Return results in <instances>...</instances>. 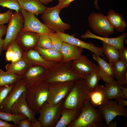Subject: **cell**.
<instances>
[{
  "label": "cell",
  "mask_w": 127,
  "mask_h": 127,
  "mask_svg": "<svg viewBox=\"0 0 127 127\" xmlns=\"http://www.w3.org/2000/svg\"><path fill=\"white\" fill-rule=\"evenodd\" d=\"M83 52L82 48L63 42L61 52L63 57L62 61L65 62L72 61L79 58Z\"/></svg>",
  "instance_id": "21"
},
{
  "label": "cell",
  "mask_w": 127,
  "mask_h": 127,
  "mask_svg": "<svg viewBox=\"0 0 127 127\" xmlns=\"http://www.w3.org/2000/svg\"><path fill=\"white\" fill-rule=\"evenodd\" d=\"M9 45L12 51L11 63L16 62L23 58L24 51L15 40Z\"/></svg>",
  "instance_id": "34"
},
{
  "label": "cell",
  "mask_w": 127,
  "mask_h": 127,
  "mask_svg": "<svg viewBox=\"0 0 127 127\" xmlns=\"http://www.w3.org/2000/svg\"><path fill=\"white\" fill-rule=\"evenodd\" d=\"M7 26L4 25H0V37H2L6 33Z\"/></svg>",
  "instance_id": "47"
},
{
  "label": "cell",
  "mask_w": 127,
  "mask_h": 127,
  "mask_svg": "<svg viewBox=\"0 0 127 127\" xmlns=\"http://www.w3.org/2000/svg\"><path fill=\"white\" fill-rule=\"evenodd\" d=\"M74 81L56 82L49 83L47 102L56 105L64 99L71 91Z\"/></svg>",
  "instance_id": "8"
},
{
  "label": "cell",
  "mask_w": 127,
  "mask_h": 127,
  "mask_svg": "<svg viewBox=\"0 0 127 127\" xmlns=\"http://www.w3.org/2000/svg\"><path fill=\"white\" fill-rule=\"evenodd\" d=\"M32 123L28 118H27L20 120L16 127H31Z\"/></svg>",
  "instance_id": "43"
},
{
  "label": "cell",
  "mask_w": 127,
  "mask_h": 127,
  "mask_svg": "<svg viewBox=\"0 0 127 127\" xmlns=\"http://www.w3.org/2000/svg\"><path fill=\"white\" fill-rule=\"evenodd\" d=\"M89 91L84 79L75 81L70 91L64 99L63 107L80 112L83 106L90 101Z\"/></svg>",
  "instance_id": "1"
},
{
  "label": "cell",
  "mask_w": 127,
  "mask_h": 127,
  "mask_svg": "<svg viewBox=\"0 0 127 127\" xmlns=\"http://www.w3.org/2000/svg\"><path fill=\"white\" fill-rule=\"evenodd\" d=\"M43 4L47 5L52 2L53 0H39Z\"/></svg>",
  "instance_id": "51"
},
{
  "label": "cell",
  "mask_w": 127,
  "mask_h": 127,
  "mask_svg": "<svg viewBox=\"0 0 127 127\" xmlns=\"http://www.w3.org/2000/svg\"><path fill=\"white\" fill-rule=\"evenodd\" d=\"M14 85H7L0 87V107Z\"/></svg>",
  "instance_id": "38"
},
{
  "label": "cell",
  "mask_w": 127,
  "mask_h": 127,
  "mask_svg": "<svg viewBox=\"0 0 127 127\" xmlns=\"http://www.w3.org/2000/svg\"><path fill=\"white\" fill-rule=\"evenodd\" d=\"M80 112L63 107L61 117L55 127H66L78 117Z\"/></svg>",
  "instance_id": "26"
},
{
  "label": "cell",
  "mask_w": 127,
  "mask_h": 127,
  "mask_svg": "<svg viewBox=\"0 0 127 127\" xmlns=\"http://www.w3.org/2000/svg\"><path fill=\"white\" fill-rule=\"evenodd\" d=\"M92 57L98 64L99 74L101 79L107 82L111 81L115 78L112 65L94 54Z\"/></svg>",
  "instance_id": "19"
},
{
  "label": "cell",
  "mask_w": 127,
  "mask_h": 127,
  "mask_svg": "<svg viewBox=\"0 0 127 127\" xmlns=\"http://www.w3.org/2000/svg\"><path fill=\"white\" fill-rule=\"evenodd\" d=\"M57 33L63 42L70 43L83 49H87L98 56H102L104 59L106 60L102 47L97 46L92 43L84 42L76 38L74 34L70 35L61 32Z\"/></svg>",
  "instance_id": "13"
},
{
  "label": "cell",
  "mask_w": 127,
  "mask_h": 127,
  "mask_svg": "<svg viewBox=\"0 0 127 127\" xmlns=\"http://www.w3.org/2000/svg\"><path fill=\"white\" fill-rule=\"evenodd\" d=\"M34 48L43 58L48 61L59 63L63 60V57L61 53L52 48L44 49L36 46Z\"/></svg>",
  "instance_id": "28"
},
{
  "label": "cell",
  "mask_w": 127,
  "mask_h": 127,
  "mask_svg": "<svg viewBox=\"0 0 127 127\" xmlns=\"http://www.w3.org/2000/svg\"><path fill=\"white\" fill-rule=\"evenodd\" d=\"M21 8L32 13L36 16L42 14L46 7L39 0H17Z\"/></svg>",
  "instance_id": "23"
},
{
  "label": "cell",
  "mask_w": 127,
  "mask_h": 127,
  "mask_svg": "<svg viewBox=\"0 0 127 127\" xmlns=\"http://www.w3.org/2000/svg\"><path fill=\"white\" fill-rule=\"evenodd\" d=\"M40 35L34 32L20 31L15 41L24 52L34 48L37 46Z\"/></svg>",
  "instance_id": "17"
},
{
  "label": "cell",
  "mask_w": 127,
  "mask_h": 127,
  "mask_svg": "<svg viewBox=\"0 0 127 127\" xmlns=\"http://www.w3.org/2000/svg\"><path fill=\"white\" fill-rule=\"evenodd\" d=\"M13 13L12 11L10 9L4 12L0 13V25L8 23Z\"/></svg>",
  "instance_id": "39"
},
{
  "label": "cell",
  "mask_w": 127,
  "mask_h": 127,
  "mask_svg": "<svg viewBox=\"0 0 127 127\" xmlns=\"http://www.w3.org/2000/svg\"><path fill=\"white\" fill-rule=\"evenodd\" d=\"M4 44V39H3L2 37H0V56L1 55L2 50H3Z\"/></svg>",
  "instance_id": "49"
},
{
  "label": "cell",
  "mask_w": 127,
  "mask_h": 127,
  "mask_svg": "<svg viewBox=\"0 0 127 127\" xmlns=\"http://www.w3.org/2000/svg\"><path fill=\"white\" fill-rule=\"evenodd\" d=\"M72 61L65 62L63 61L49 71L45 81L49 83L56 82L74 81L81 78L73 70Z\"/></svg>",
  "instance_id": "4"
},
{
  "label": "cell",
  "mask_w": 127,
  "mask_h": 127,
  "mask_svg": "<svg viewBox=\"0 0 127 127\" xmlns=\"http://www.w3.org/2000/svg\"><path fill=\"white\" fill-rule=\"evenodd\" d=\"M119 59L127 64V48H124L119 50Z\"/></svg>",
  "instance_id": "41"
},
{
  "label": "cell",
  "mask_w": 127,
  "mask_h": 127,
  "mask_svg": "<svg viewBox=\"0 0 127 127\" xmlns=\"http://www.w3.org/2000/svg\"><path fill=\"white\" fill-rule=\"evenodd\" d=\"M37 46L44 49L52 48L51 41L48 34L40 35Z\"/></svg>",
  "instance_id": "37"
},
{
  "label": "cell",
  "mask_w": 127,
  "mask_h": 127,
  "mask_svg": "<svg viewBox=\"0 0 127 127\" xmlns=\"http://www.w3.org/2000/svg\"><path fill=\"white\" fill-rule=\"evenodd\" d=\"M60 11L56 6L46 8L42 14L41 18L43 24L48 28L56 33H65L71 29V26L63 22L61 19Z\"/></svg>",
  "instance_id": "5"
},
{
  "label": "cell",
  "mask_w": 127,
  "mask_h": 127,
  "mask_svg": "<svg viewBox=\"0 0 127 127\" xmlns=\"http://www.w3.org/2000/svg\"><path fill=\"white\" fill-rule=\"evenodd\" d=\"M97 107L107 126L109 123L117 116L127 117V108L119 105L116 100H109L104 104Z\"/></svg>",
  "instance_id": "11"
},
{
  "label": "cell",
  "mask_w": 127,
  "mask_h": 127,
  "mask_svg": "<svg viewBox=\"0 0 127 127\" xmlns=\"http://www.w3.org/2000/svg\"><path fill=\"white\" fill-rule=\"evenodd\" d=\"M103 117L98 109L93 107L90 101L82 108L77 119L71 123L68 127H105L102 122Z\"/></svg>",
  "instance_id": "2"
},
{
  "label": "cell",
  "mask_w": 127,
  "mask_h": 127,
  "mask_svg": "<svg viewBox=\"0 0 127 127\" xmlns=\"http://www.w3.org/2000/svg\"><path fill=\"white\" fill-rule=\"evenodd\" d=\"M112 66L115 78L118 80L127 71V64L119 59Z\"/></svg>",
  "instance_id": "33"
},
{
  "label": "cell",
  "mask_w": 127,
  "mask_h": 127,
  "mask_svg": "<svg viewBox=\"0 0 127 127\" xmlns=\"http://www.w3.org/2000/svg\"><path fill=\"white\" fill-rule=\"evenodd\" d=\"M0 6L19 12L21 8L17 0H0Z\"/></svg>",
  "instance_id": "36"
},
{
  "label": "cell",
  "mask_w": 127,
  "mask_h": 127,
  "mask_svg": "<svg viewBox=\"0 0 127 127\" xmlns=\"http://www.w3.org/2000/svg\"><path fill=\"white\" fill-rule=\"evenodd\" d=\"M19 11L22 14L24 20L21 31L34 32L40 35L49 34L52 32H55L41 22L33 14L21 8Z\"/></svg>",
  "instance_id": "9"
},
{
  "label": "cell",
  "mask_w": 127,
  "mask_h": 127,
  "mask_svg": "<svg viewBox=\"0 0 127 127\" xmlns=\"http://www.w3.org/2000/svg\"><path fill=\"white\" fill-rule=\"evenodd\" d=\"M75 0H59L58 3L56 6L60 12L63 8L68 7L71 3Z\"/></svg>",
  "instance_id": "40"
},
{
  "label": "cell",
  "mask_w": 127,
  "mask_h": 127,
  "mask_svg": "<svg viewBox=\"0 0 127 127\" xmlns=\"http://www.w3.org/2000/svg\"><path fill=\"white\" fill-rule=\"evenodd\" d=\"M105 83L106 93L109 100H116L119 98H123L121 90L116 79H114L110 82Z\"/></svg>",
  "instance_id": "27"
},
{
  "label": "cell",
  "mask_w": 127,
  "mask_h": 127,
  "mask_svg": "<svg viewBox=\"0 0 127 127\" xmlns=\"http://www.w3.org/2000/svg\"><path fill=\"white\" fill-rule=\"evenodd\" d=\"M22 76L4 71L0 69V87L14 85L22 79Z\"/></svg>",
  "instance_id": "30"
},
{
  "label": "cell",
  "mask_w": 127,
  "mask_h": 127,
  "mask_svg": "<svg viewBox=\"0 0 127 127\" xmlns=\"http://www.w3.org/2000/svg\"><path fill=\"white\" fill-rule=\"evenodd\" d=\"M116 100L119 105L123 107L127 106V101L122 98H118Z\"/></svg>",
  "instance_id": "45"
},
{
  "label": "cell",
  "mask_w": 127,
  "mask_h": 127,
  "mask_svg": "<svg viewBox=\"0 0 127 127\" xmlns=\"http://www.w3.org/2000/svg\"><path fill=\"white\" fill-rule=\"evenodd\" d=\"M89 25L95 33L99 36L108 37L114 32L107 16L100 13H91L88 18Z\"/></svg>",
  "instance_id": "7"
},
{
  "label": "cell",
  "mask_w": 127,
  "mask_h": 127,
  "mask_svg": "<svg viewBox=\"0 0 127 127\" xmlns=\"http://www.w3.org/2000/svg\"><path fill=\"white\" fill-rule=\"evenodd\" d=\"M72 66L75 72L84 79L98 66L82 54L79 58L72 61Z\"/></svg>",
  "instance_id": "16"
},
{
  "label": "cell",
  "mask_w": 127,
  "mask_h": 127,
  "mask_svg": "<svg viewBox=\"0 0 127 127\" xmlns=\"http://www.w3.org/2000/svg\"><path fill=\"white\" fill-rule=\"evenodd\" d=\"M90 102L92 105L96 107L103 105L109 100L107 98L105 86L98 85L93 90L89 91Z\"/></svg>",
  "instance_id": "22"
},
{
  "label": "cell",
  "mask_w": 127,
  "mask_h": 127,
  "mask_svg": "<svg viewBox=\"0 0 127 127\" xmlns=\"http://www.w3.org/2000/svg\"><path fill=\"white\" fill-rule=\"evenodd\" d=\"M48 71L41 66H31L22 77L26 89L35 87L44 81Z\"/></svg>",
  "instance_id": "12"
},
{
  "label": "cell",
  "mask_w": 127,
  "mask_h": 127,
  "mask_svg": "<svg viewBox=\"0 0 127 127\" xmlns=\"http://www.w3.org/2000/svg\"><path fill=\"white\" fill-rule=\"evenodd\" d=\"M23 58L31 66H41L48 71L55 67L58 63L46 60L34 48L24 51Z\"/></svg>",
  "instance_id": "15"
},
{
  "label": "cell",
  "mask_w": 127,
  "mask_h": 127,
  "mask_svg": "<svg viewBox=\"0 0 127 127\" xmlns=\"http://www.w3.org/2000/svg\"><path fill=\"white\" fill-rule=\"evenodd\" d=\"M122 92L123 98L124 99H127V88L122 86H119Z\"/></svg>",
  "instance_id": "46"
},
{
  "label": "cell",
  "mask_w": 127,
  "mask_h": 127,
  "mask_svg": "<svg viewBox=\"0 0 127 127\" xmlns=\"http://www.w3.org/2000/svg\"><path fill=\"white\" fill-rule=\"evenodd\" d=\"M13 124L9 123L8 122L0 119V127H15Z\"/></svg>",
  "instance_id": "44"
},
{
  "label": "cell",
  "mask_w": 127,
  "mask_h": 127,
  "mask_svg": "<svg viewBox=\"0 0 127 127\" xmlns=\"http://www.w3.org/2000/svg\"><path fill=\"white\" fill-rule=\"evenodd\" d=\"M23 16L19 11H15L12 15L7 26L6 36L4 39L3 50H6L9 45L15 40L24 24Z\"/></svg>",
  "instance_id": "10"
},
{
  "label": "cell",
  "mask_w": 127,
  "mask_h": 127,
  "mask_svg": "<svg viewBox=\"0 0 127 127\" xmlns=\"http://www.w3.org/2000/svg\"><path fill=\"white\" fill-rule=\"evenodd\" d=\"M25 92L22 94L12 105L10 113L15 114L23 115L33 122L36 119L35 117L36 114L29 107L27 104Z\"/></svg>",
  "instance_id": "18"
},
{
  "label": "cell",
  "mask_w": 127,
  "mask_h": 127,
  "mask_svg": "<svg viewBox=\"0 0 127 127\" xmlns=\"http://www.w3.org/2000/svg\"><path fill=\"white\" fill-rule=\"evenodd\" d=\"M48 35L51 41L52 48L57 51L61 52L63 42L56 32H52Z\"/></svg>",
  "instance_id": "35"
},
{
  "label": "cell",
  "mask_w": 127,
  "mask_h": 127,
  "mask_svg": "<svg viewBox=\"0 0 127 127\" xmlns=\"http://www.w3.org/2000/svg\"><path fill=\"white\" fill-rule=\"evenodd\" d=\"M27 89L21 79L15 83L2 103L0 111L10 113L11 107Z\"/></svg>",
  "instance_id": "14"
},
{
  "label": "cell",
  "mask_w": 127,
  "mask_h": 127,
  "mask_svg": "<svg viewBox=\"0 0 127 127\" xmlns=\"http://www.w3.org/2000/svg\"><path fill=\"white\" fill-rule=\"evenodd\" d=\"M27 118L22 114H15L0 111V119L7 122H12L16 127L21 120Z\"/></svg>",
  "instance_id": "32"
},
{
  "label": "cell",
  "mask_w": 127,
  "mask_h": 127,
  "mask_svg": "<svg viewBox=\"0 0 127 127\" xmlns=\"http://www.w3.org/2000/svg\"><path fill=\"white\" fill-rule=\"evenodd\" d=\"M98 0H95L94 4L96 9L99 10L100 9V8L98 5Z\"/></svg>",
  "instance_id": "52"
},
{
  "label": "cell",
  "mask_w": 127,
  "mask_h": 127,
  "mask_svg": "<svg viewBox=\"0 0 127 127\" xmlns=\"http://www.w3.org/2000/svg\"><path fill=\"white\" fill-rule=\"evenodd\" d=\"M64 99L54 105L47 101L44 103L40 111L38 119L42 127H55L61 116Z\"/></svg>",
  "instance_id": "6"
},
{
  "label": "cell",
  "mask_w": 127,
  "mask_h": 127,
  "mask_svg": "<svg viewBox=\"0 0 127 127\" xmlns=\"http://www.w3.org/2000/svg\"><path fill=\"white\" fill-rule=\"evenodd\" d=\"M84 79L90 91L94 89L98 85L99 80L101 79L99 74L98 66Z\"/></svg>",
  "instance_id": "31"
},
{
  "label": "cell",
  "mask_w": 127,
  "mask_h": 127,
  "mask_svg": "<svg viewBox=\"0 0 127 127\" xmlns=\"http://www.w3.org/2000/svg\"><path fill=\"white\" fill-rule=\"evenodd\" d=\"M117 123L115 121L110 122L107 126L108 127H117Z\"/></svg>",
  "instance_id": "50"
},
{
  "label": "cell",
  "mask_w": 127,
  "mask_h": 127,
  "mask_svg": "<svg viewBox=\"0 0 127 127\" xmlns=\"http://www.w3.org/2000/svg\"><path fill=\"white\" fill-rule=\"evenodd\" d=\"M31 66L24 58L16 62L7 64L5 68L7 72L22 76Z\"/></svg>",
  "instance_id": "25"
},
{
  "label": "cell",
  "mask_w": 127,
  "mask_h": 127,
  "mask_svg": "<svg viewBox=\"0 0 127 127\" xmlns=\"http://www.w3.org/2000/svg\"><path fill=\"white\" fill-rule=\"evenodd\" d=\"M127 36L126 32L123 33L120 36L114 38L104 37L96 35L88 30L81 36L82 39L91 38L98 39L102 41L114 46L119 50L125 48L124 41Z\"/></svg>",
  "instance_id": "20"
},
{
  "label": "cell",
  "mask_w": 127,
  "mask_h": 127,
  "mask_svg": "<svg viewBox=\"0 0 127 127\" xmlns=\"http://www.w3.org/2000/svg\"><path fill=\"white\" fill-rule=\"evenodd\" d=\"M102 42L103 54L109 63L113 65L119 59V50L114 46Z\"/></svg>",
  "instance_id": "29"
},
{
  "label": "cell",
  "mask_w": 127,
  "mask_h": 127,
  "mask_svg": "<svg viewBox=\"0 0 127 127\" xmlns=\"http://www.w3.org/2000/svg\"><path fill=\"white\" fill-rule=\"evenodd\" d=\"M107 16L110 24L114 29L119 32L125 31L127 25L122 15L119 13H116L113 10L110 9Z\"/></svg>",
  "instance_id": "24"
},
{
  "label": "cell",
  "mask_w": 127,
  "mask_h": 127,
  "mask_svg": "<svg viewBox=\"0 0 127 127\" xmlns=\"http://www.w3.org/2000/svg\"><path fill=\"white\" fill-rule=\"evenodd\" d=\"M31 127H42L41 124L39 120L37 119L34 122H32Z\"/></svg>",
  "instance_id": "48"
},
{
  "label": "cell",
  "mask_w": 127,
  "mask_h": 127,
  "mask_svg": "<svg viewBox=\"0 0 127 127\" xmlns=\"http://www.w3.org/2000/svg\"><path fill=\"white\" fill-rule=\"evenodd\" d=\"M49 86V83L44 81L35 87L27 89L25 92L27 103L36 114L39 113L47 101Z\"/></svg>",
  "instance_id": "3"
},
{
  "label": "cell",
  "mask_w": 127,
  "mask_h": 127,
  "mask_svg": "<svg viewBox=\"0 0 127 127\" xmlns=\"http://www.w3.org/2000/svg\"><path fill=\"white\" fill-rule=\"evenodd\" d=\"M119 86H122L127 88V71L121 76L119 79L117 80Z\"/></svg>",
  "instance_id": "42"
}]
</instances>
